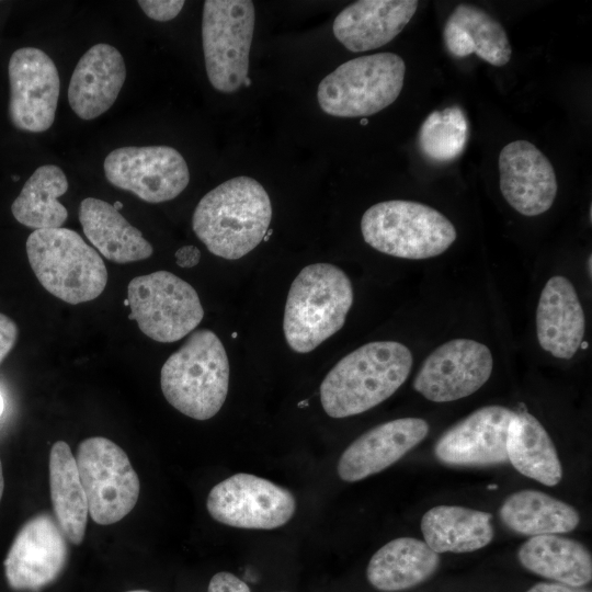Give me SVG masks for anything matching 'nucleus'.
Returning a JSON list of instances; mask_svg holds the SVG:
<instances>
[{
	"instance_id": "24",
	"label": "nucleus",
	"mask_w": 592,
	"mask_h": 592,
	"mask_svg": "<svg viewBox=\"0 0 592 592\" xmlns=\"http://www.w3.org/2000/svg\"><path fill=\"white\" fill-rule=\"evenodd\" d=\"M517 558L528 571L563 584L583 587L592 578L590 551L557 534L532 536L519 548Z\"/></svg>"
},
{
	"instance_id": "40",
	"label": "nucleus",
	"mask_w": 592,
	"mask_h": 592,
	"mask_svg": "<svg viewBox=\"0 0 592 592\" xmlns=\"http://www.w3.org/2000/svg\"><path fill=\"white\" fill-rule=\"evenodd\" d=\"M591 255H589L588 263H589V274L591 275L592 269H591Z\"/></svg>"
},
{
	"instance_id": "33",
	"label": "nucleus",
	"mask_w": 592,
	"mask_h": 592,
	"mask_svg": "<svg viewBox=\"0 0 592 592\" xmlns=\"http://www.w3.org/2000/svg\"><path fill=\"white\" fill-rule=\"evenodd\" d=\"M207 592H250V588L235 574L220 571L210 579Z\"/></svg>"
},
{
	"instance_id": "28",
	"label": "nucleus",
	"mask_w": 592,
	"mask_h": 592,
	"mask_svg": "<svg viewBox=\"0 0 592 592\" xmlns=\"http://www.w3.org/2000/svg\"><path fill=\"white\" fill-rule=\"evenodd\" d=\"M499 515L511 531L538 536L573 531L579 522L578 511L563 501L538 490H521L502 503Z\"/></svg>"
},
{
	"instance_id": "4",
	"label": "nucleus",
	"mask_w": 592,
	"mask_h": 592,
	"mask_svg": "<svg viewBox=\"0 0 592 592\" xmlns=\"http://www.w3.org/2000/svg\"><path fill=\"white\" fill-rule=\"evenodd\" d=\"M160 385L167 401L181 413L195 420L213 418L229 385V362L220 339L208 329L191 333L162 365Z\"/></svg>"
},
{
	"instance_id": "21",
	"label": "nucleus",
	"mask_w": 592,
	"mask_h": 592,
	"mask_svg": "<svg viewBox=\"0 0 592 592\" xmlns=\"http://www.w3.org/2000/svg\"><path fill=\"white\" fill-rule=\"evenodd\" d=\"M585 332V317L572 283L555 275L545 284L536 309V334L540 348L557 358L570 360Z\"/></svg>"
},
{
	"instance_id": "29",
	"label": "nucleus",
	"mask_w": 592,
	"mask_h": 592,
	"mask_svg": "<svg viewBox=\"0 0 592 592\" xmlns=\"http://www.w3.org/2000/svg\"><path fill=\"white\" fill-rule=\"evenodd\" d=\"M67 190V177L58 166H41L13 201L12 215L20 224L35 230L60 228L68 212L58 197Z\"/></svg>"
},
{
	"instance_id": "35",
	"label": "nucleus",
	"mask_w": 592,
	"mask_h": 592,
	"mask_svg": "<svg viewBox=\"0 0 592 592\" xmlns=\"http://www.w3.org/2000/svg\"><path fill=\"white\" fill-rule=\"evenodd\" d=\"M174 257L180 267L190 269L200 262L201 252L195 246H184L177 250Z\"/></svg>"
},
{
	"instance_id": "3",
	"label": "nucleus",
	"mask_w": 592,
	"mask_h": 592,
	"mask_svg": "<svg viewBox=\"0 0 592 592\" xmlns=\"http://www.w3.org/2000/svg\"><path fill=\"white\" fill-rule=\"evenodd\" d=\"M353 304L349 276L330 263L305 266L288 291L283 331L288 346L308 353L338 332Z\"/></svg>"
},
{
	"instance_id": "5",
	"label": "nucleus",
	"mask_w": 592,
	"mask_h": 592,
	"mask_svg": "<svg viewBox=\"0 0 592 592\" xmlns=\"http://www.w3.org/2000/svg\"><path fill=\"white\" fill-rule=\"evenodd\" d=\"M30 265L42 286L72 305L95 299L107 283L99 252L75 230H34L26 240Z\"/></svg>"
},
{
	"instance_id": "30",
	"label": "nucleus",
	"mask_w": 592,
	"mask_h": 592,
	"mask_svg": "<svg viewBox=\"0 0 592 592\" xmlns=\"http://www.w3.org/2000/svg\"><path fill=\"white\" fill-rule=\"evenodd\" d=\"M468 138V122L464 111L453 105L433 111L422 123L418 143L424 157L435 162H448L462 155Z\"/></svg>"
},
{
	"instance_id": "15",
	"label": "nucleus",
	"mask_w": 592,
	"mask_h": 592,
	"mask_svg": "<svg viewBox=\"0 0 592 592\" xmlns=\"http://www.w3.org/2000/svg\"><path fill=\"white\" fill-rule=\"evenodd\" d=\"M68 559V545L56 520L41 513L24 523L4 559L11 589L38 591L54 582Z\"/></svg>"
},
{
	"instance_id": "20",
	"label": "nucleus",
	"mask_w": 592,
	"mask_h": 592,
	"mask_svg": "<svg viewBox=\"0 0 592 592\" xmlns=\"http://www.w3.org/2000/svg\"><path fill=\"white\" fill-rule=\"evenodd\" d=\"M417 0H361L334 19L335 38L350 52L379 48L394 39L418 9Z\"/></svg>"
},
{
	"instance_id": "7",
	"label": "nucleus",
	"mask_w": 592,
	"mask_h": 592,
	"mask_svg": "<svg viewBox=\"0 0 592 592\" xmlns=\"http://www.w3.org/2000/svg\"><path fill=\"white\" fill-rule=\"evenodd\" d=\"M406 65L394 53L353 58L318 86L321 110L337 117H364L392 104L403 87Z\"/></svg>"
},
{
	"instance_id": "31",
	"label": "nucleus",
	"mask_w": 592,
	"mask_h": 592,
	"mask_svg": "<svg viewBox=\"0 0 592 592\" xmlns=\"http://www.w3.org/2000/svg\"><path fill=\"white\" fill-rule=\"evenodd\" d=\"M447 20L468 34L479 58L496 67L509 62L512 48L506 32L486 11L471 4H458Z\"/></svg>"
},
{
	"instance_id": "27",
	"label": "nucleus",
	"mask_w": 592,
	"mask_h": 592,
	"mask_svg": "<svg viewBox=\"0 0 592 592\" xmlns=\"http://www.w3.org/2000/svg\"><path fill=\"white\" fill-rule=\"evenodd\" d=\"M506 456L519 473L546 486H556L562 478L561 464L550 436L528 412H515L512 418Z\"/></svg>"
},
{
	"instance_id": "43",
	"label": "nucleus",
	"mask_w": 592,
	"mask_h": 592,
	"mask_svg": "<svg viewBox=\"0 0 592 592\" xmlns=\"http://www.w3.org/2000/svg\"><path fill=\"white\" fill-rule=\"evenodd\" d=\"M361 123H362V124H366L367 121H366V119H362Z\"/></svg>"
},
{
	"instance_id": "41",
	"label": "nucleus",
	"mask_w": 592,
	"mask_h": 592,
	"mask_svg": "<svg viewBox=\"0 0 592 592\" xmlns=\"http://www.w3.org/2000/svg\"><path fill=\"white\" fill-rule=\"evenodd\" d=\"M127 592H149L147 590H132V591H127Z\"/></svg>"
},
{
	"instance_id": "23",
	"label": "nucleus",
	"mask_w": 592,
	"mask_h": 592,
	"mask_svg": "<svg viewBox=\"0 0 592 592\" xmlns=\"http://www.w3.org/2000/svg\"><path fill=\"white\" fill-rule=\"evenodd\" d=\"M439 565V554L424 540L399 537L372 556L366 577L375 589L397 592L424 582L437 570Z\"/></svg>"
},
{
	"instance_id": "1",
	"label": "nucleus",
	"mask_w": 592,
	"mask_h": 592,
	"mask_svg": "<svg viewBox=\"0 0 592 592\" xmlns=\"http://www.w3.org/2000/svg\"><path fill=\"white\" fill-rule=\"evenodd\" d=\"M272 219L267 192L254 179L236 177L206 193L192 217V228L208 251L237 260L265 237Z\"/></svg>"
},
{
	"instance_id": "36",
	"label": "nucleus",
	"mask_w": 592,
	"mask_h": 592,
	"mask_svg": "<svg viewBox=\"0 0 592 592\" xmlns=\"http://www.w3.org/2000/svg\"><path fill=\"white\" fill-rule=\"evenodd\" d=\"M526 592H591L582 587H572L560 582H538Z\"/></svg>"
},
{
	"instance_id": "17",
	"label": "nucleus",
	"mask_w": 592,
	"mask_h": 592,
	"mask_svg": "<svg viewBox=\"0 0 592 592\" xmlns=\"http://www.w3.org/2000/svg\"><path fill=\"white\" fill-rule=\"evenodd\" d=\"M500 191L524 216H537L554 204L558 184L548 158L530 141L515 140L499 153Z\"/></svg>"
},
{
	"instance_id": "32",
	"label": "nucleus",
	"mask_w": 592,
	"mask_h": 592,
	"mask_svg": "<svg viewBox=\"0 0 592 592\" xmlns=\"http://www.w3.org/2000/svg\"><path fill=\"white\" fill-rule=\"evenodd\" d=\"M137 3L148 18L167 22L180 13L185 2L182 0H139Z\"/></svg>"
},
{
	"instance_id": "37",
	"label": "nucleus",
	"mask_w": 592,
	"mask_h": 592,
	"mask_svg": "<svg viewBox=\"0 0 592 592\" xmlns=\"http://www.w3.org/2000/svg\"><path fill=\"white\" fill-rule=\"evenodd\" d=\"M3 489H4V478H3L2 464L0 459V501L2 499Z\"/></svg>"
},
{
	"instance_id": "34",
	"label": "nucleus",
	"mask_w": 592,
	"mask_h": 592,
	"mask_svg": "<svg viewBox=\"0 0 592 592\" xmlns=\"http://www.w3.org/2000/svg\"><path fill=\"white\" fill-rule=\"evenodd\" d=\"M19 335L16 323L0 312V363L13 349Z\"/></svg>"
},
{
	"instance_id": "13",
	"label": "nucleus",
	"mask_w": 592,
	"mask_h": 592,
	"mask_svg": "<svg viewBox=\"0 0 592 592\" xmlns=\"http://www.w3.org/2000/svg\"><path fill=\"white\" fill-rule=\"evenodd\" d=\"M11 123L20 130L42 133L55 121L60 81L53 59L42 49L22 47L10 57Z\"/></svg>"
},
{
	"instance_id": "9",
	"label": "nucleus",
	"mask_w": 592,
	"mask_h": 592,
	"mask_svg": "<svg viewBox=\"0 0 592 592\" xmlns=\"http://www.w3.org/2000/svg\"><path fill=\"white\" fill-rule=\"evenodd\" d=\"M127 300L128 318L144 334L162 343L184 338L204 317L193 286L168 271L134 277L127 287Z\"/></svg>"
},
{
	"instance_id": "18",
	"label": "nucleus",
	"mask_w": 592,
	"mask_h": 592,
	"mask_svg": "<svg viewBox=\"0 0 592 592\" xmlns=\"http://www.w3.org/2000/svg\"><path fill=\"white\" fill-rule=\"evenodd\" d=\"M429 433L420 418L382 423L354 440L341 454L337 470L343 481L354 482L380 473L403 457Z\"/></svg>"
},
{
	"instance_id": "12",
	"label": "nucleus",
	"mask_w": 592,
	"mask_h": 592,
	"mask_svg": "<svg viewBox=\"0 0 592 592\" xmlns=\"http://www.w3.org/2000/svg\"><path fill=\"white\" fill-rule=\"evenodd\" d=\"M106 180L148 203L175 198L187 186L189 167L170 146H126L112 150L103 163Z\"/></svg>"
},
{
	"instance_id": "8",
	"label": "nucleus",
	"mask_w": 592,
	"mask_h": 592,
	"mask_svg": "<svg viewBox=\"0 0 592 592\" xmlns=\"http://www.w3.org/2000/svg\"><path fill=\"white\" fill-rule=\"evenodd\" d=\"M254 19L252 1H204L202 43L205 68L210 84L219 92L232 93L248 78Z\"/></svg>"
},
{
	"instance_id": "25",
	"label": "nucleus",
	"mask_w": 592,
	"mask_h": 592,
	"mask_svg": "<svg viewBox=\"0 0 592 592\" xmlns=\"http://www.w3.org/2000/svg\"><path fill=\"white\" fill-rule=\"evenodd\" d=\"M492 515L457 505H437L424 513L421 531L424 542L437 554L469 553L493 538Z\"/></svg>"
},
{
	"instance_id": "19",
	"label": "nucleus",
	"mask_w": 592,
	"mask_h": 592,
	"mask_svg": "<svg viewBox=\"0 0 592 592\" xmlns=\"http://www.w3.org/2000/svg\"><path fill=\"white\" fill-rule=\"evenodd\" d=\"M126 79L122 54L112 45L90 47L77 62L68 87V102L86 121L105 113L116 101Z\"/></svg>"
},
{
	"instance_id": "6",
	"label": "nucleus",
	"mask_w": 592,
	"mask_h": 592,
	"mask_svg": "<svg viewBox=\"0 0 592 592\" xmlns=\"http://www.w3.org/2000/svg\"><path fill=\"white\" fill-rule=\"evenodd\" d=\"M362 236L375 250L422 260L445 252L456 240L452 221L422 203L390 200L371 206L361 219Z\"/></svg>"
},
{
	"instance_id": "2",
	"label": "nucleus",
	"mask_w": 592,
	"mask_h": 592,
	"mask_svg": "<svg viewBox=\"0 0 592 592\" xmlns=\"http://www.w3.org/2000/svg\"><path fill=\"white\" fill-rule=\"evenodd\" d=\"M413 358L396 341L366 343L341 358L320 385L326 413L335 419L363 413L394 395L407 380Z\"/></svg>"
},
{
	"instance_id": "38",
	"label": "nucleus",
	"mask_w": 592,
	"mask_h": 592,
	"mask_svg": "<svg viewBox=\"0 0 592 592\" xmlns=\"http://www.w3.org/2000/svg\"><path fill=\"white\" fill-rule=\"evenodd\" d=\"M3 411H4V399H3L2 394L0 392V417L2 415Z\"/></svg>"
},
{
	"instance_id": "26",
	"label": "nucleus",
	"mask_w": 592,
	"mask_h": 592,
	"mask_svg": "<svg viewBox=\"0 0 592 592\" xmlns=\"http://www.w3.org/2000/svg\"><path fill=\"white\" fill-rule=\"evenodd\" d=\"M48 469L55 520L65 537L79 545L84 538L89 508L76 458L66 442L53 444Z\"/></svg>"
},
{
	"instance_id": "16",
	"label": "nucleus",
	"mask_w": 592,
	"mask_h": 592,
	"mask_svg": "<svg viewBox=\"0 0 592 592\" xmlns=\"http://www.w3.org/2000/svg\"><path fill=\"white\" fill-rule=\"evenodd\" d=\"M515 412L486 406L446 430L434 446L435 457L449 466H488L504 463L509 425Z\"/></svg>"
},
{
	"instance_id": "11",
	"label": "nucleus",
	"mask_w": 592,
	"mask_h": 592,
	"mask_svg": "<svg viewBox=\"0 0 592 592\" xmlns=\"http://www.w3.org/2000/svg\"><path fill=\"white\" fill-rule=\"evenodd\" d=\"M206 508L215 521L228 526L273 530L292 519L296 501L289 490L267 479L238 473L212 488Z\"/></svg>"
},
{
	"instance_id": "39",
	"label": "nucleus",
	"mask_w": 592,
	"mask_h": 592,
	"mask_svg": "<svg viewBox=\"0 0 592 592\" xmlns=\"http://www.w3.org/2000/svg\"><path fill=\"white\" fill-rule=\"evenodd\" d=\"M117 210H119L123 207V204L121 202H115L113 205Z\"/></svg>"
},
{
	"instance_id": "14",
	"label": "nucleus",
	"mask_w": 592,
	"mask_h": 592,
	"mask_svg": "<svg viewBox=\"0 0 592 592\" xmlns=\"http://www.w3.org/2000/svg\"><path fill=\"white\" fill-rule=\"evenodd\" d=\"M492 366V354L487 345L471 339H454L424 360L413 388L434 402L458 400L481 388Z\"/></svg>"
},
{
	"instance_id": "22",
	"label": "nucleus",
	"mask_w": 592,
	"mask_h": 592,
	"mask_svg": "<svg viewBox=\"0 0 592 592\" xmlns=\"http://www.w3.org/2000/svg\"><path fill=\"white\" fill-rule=\"evenodd\" d=\"M79 220L87 239L107 260L124 264L145 260L152 246L112 204L87 197L79 206Z\"/></svg>"
},
{
	"instance_id": "10",
	"label": "nucleus",
	"mask_w": 592,
	"mask_h": 592,
	"mask_svg": "<svg viewBox=\"0 0 592 592\" xmlns=\"http://www.w3.org/2000/svg\"><path fill=\"white\" fill-rule=\"evenodd\" d=\"M76 463L95 523L114 524L134 509L140 483L122 447L103 436L88 437L78 446Z\"/></svg>"
},
{
	"instance_id": "42",
	"label": "nucleus",
	"mask_w": 592,
	"mask_h": 592,
	"mask_svg": "<svg viewBox=\"0 0 592 592\" xmlns=\"http://www.w3.org/2000/svg\"><path fill=\"white\" fill-rule=\"evenodd\" d=\"M124 305L128 306V300L127 299L124 300Z\"/></svg>"
}]
</instances>
